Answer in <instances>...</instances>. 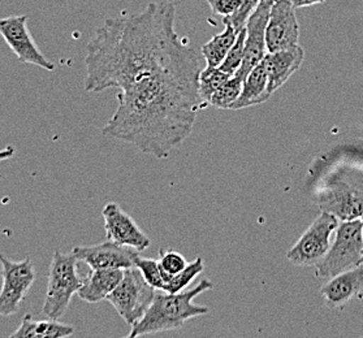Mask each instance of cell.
I'll return each instance as SVG.
<instances>
[{
  "mask_svg": "<svg viewBox=\"0 0 363 338\" xmlns=\"http://www.w3.org/2000/svg\"><path fill=\"white\" fill-rule=\"evenodd\" d=\"M199 74L194 51L120 90L118 108L103 128V135L167 159L189 137L198 112L205 108L198 93Z\"/></svg>",
  "mask_w": 363,
  "mask_h": 338,
  "instance_id": "obj_1",
  "label": "cell"
},
{
  "mask_svg": "<svg viewBox=\"0 0 363 338\" xmlns=\"http://www.w3.org/2000/svg\"><path fill=\"white\" fill-rule=\"evenodd\" d=\"M174 1H152L140 13L107 18L86 46L85 90H124L135 81L191 54L176 29Z\"/></svg>",
  "mask_w": 363,
  "mask_h": 338,
  "instance_id": "obj_2",
  "label": "cell"
},
{
  "mask_svg": "<svg viewBox=\"0 0 363 338\" xmlns=\"http://www.w3.org/2000/svg\"><path fill=\"white\" fill-rule=\"evenodd\" d=\"M211 289L213 283L203 278L197 286L189 291L174 294H155L147 311L138 322L132 325L128 337H141L146 334L180 329L190 319L208 314V307L194 305L193 299Z\"/></svg>",
  "mask_w": 363,
  "mask_h": 338,
  "instance_id": "obj_3",
  "label": "cell"
},
{
  "mask_svg": "<svg viewBox=\"0 0 363 338\" xmlns=\"http://www.w3.org/2000/svg\"><path fill=\"white\" fill-rule=\"evenodd\" d=\"M77 257L56 250L48 271V291L42 312L50 319H60L68 310L72 298L79 293L84 280L77 272Z\"/></svg>",
  "mask_w": 363,
  "mask_h": 338,
  "instance_id": "obj_4",
  "label": "cell"
},
{
  "mask_svg": "<svg viewBox=\"0 0 363 338\" xmlns=\"http://www.w3.org/2000/svg\"><path fill=\"white\" fill-rule=\"evenodd\" d=\"M363 260V233L361 219L341 221L335 241L315 267L319 278L330 280L358 266Z\"/></svg>",
  "mask_w": 363,
  "mask_h": 338,
  "instance_id": "obj_5",
  "label": "cell"
},
{
  "mask_svg": "<svg viewBox=\"0 0 363 338\" xmlns=\"http://www.w3.org/2000/svg\"><path fill=\"white\" fill-rule=\"evenodd\" d=\"M155 291L137 268H128L116 289L106 299L123 320L132 327L147 311L155 297Z\"/></svg>",
  "mask_w": 363,
  "mask_h": 338,
  "instance_id": "obj_6",
  "label": "cell"
},
{
  "mask_svg": "<svg viewBox=\"0 0 363 338\" xmlns=\"http://www.w3.org/2000/svg\"><path fill=\"white\" fill-rule=\"evenodd\" d=\"M337 227L339 221L336 216L328 213H320L288 252L286 258L298 267L316 266L330 250V240Z\"/></svg>",
  "mask_w": 363,
  "mask_h": 338,
  "instance_id": "obj_7",
  "label": "cell"
},
{
  "mask_svg": "<svg viewBox=\"0 0 363 338\" xmlns=\"http://www.w3.org/2000/svg\"><path fill=\"white\" fill-rule=\"evenodd\" d=\"M3 285L0 289V316H11L20 311L21 303L35 281V268L28 257L12 261L0 254Z\"/></svg>",
  "mask_w": 363,
  "mask_h": 338,
  "instance_id": "obj_8",
  "label": "cell"
},
{
  "mask_svg": "<svg viewBox=\"0 0 363 338\" xmlns=\"http://www.w3.org/2000/svg\"><path fill=\"white\" fill-rule=\"evenodd\" d=\"M0 35L9 45L18 62L37 65L45 71H55V64L40 52L28 28V16H9L0 18Z\"/></svg>",
  "mask_w": 363,
  "mask_h": 338,
  "instance_id": "obj_9",
  "label": "cell"
},
{
  "mask_svg": "<svg viewBox=\"0 0 363 338\" xmlns=\"http://www.w3.org/2000/svg\"><path fill=\"white\" fill-rule=\"evenodd\" d=\"M316 202L322 213H331L337 220H357L363 215V188L350 182H333L318 193Z\"/></svg>",
  "mask_w": 363,
  "mask_h": 338,
  "instance_id": "obj_10",
  "label": "cell"
},
{
  "mask_svg": "<svg viewBox=\"0 0 363 338\" xmlns=\"http://www.w3.org/2000/svg\"><path fill=\"white\" fill-rule=\"evenodd\" d=\"M275 0H259L258 7L246 24L245 54L240 69L235 73L245 81L247 74L267 55L266 28L269 23V12Z\"/></svg>",
  "mask_w": 363,
  "mask_h": 338,
  "instance_id": "obj_11",
  "label": "cell"
},
{
  "mask_svg": "<svg viewBox=\"0 0 363 338\" xmlns=\"http://www.w3.org/2000/svg\"><path fill=\"white\" fill-rule=\"evenodd\" d=\"M300 25L291 0H275L266 28V45L269 52L281 51L298 45Z\"/></svg>",
  "mask_w": 363,
  "mask_h": 338,
  "instance_id": "obj_12",
  "label": "cell"
},
{
  "mask_svg": "<svg viewBox=\"0 0 363 338\" xmlns=\"http://www.w3.org/2000/svg\"><path fill=\"white\" fill-rule=\"evenodd\" d=\"M102 216L107 240L132 247L138 252H145L150 246L149 237L118 203L110 202L104 205Z\"/></svg>",
  "mask_w": 363,
  "mask_h": 338,
  "instance_id": "obj_13",
  "label": "cell"
},
{
  "mask_svg": "<svg viewBox=\"0 0 363 338\" xmlns=\"http://www.w3.org/2000/svg\"><path fill=\"white\" fill-rule=\"evenodd\" d=\"M72 252L79 261L86 263L90 269H128L135 267L138 252L112 242L110 240L94 246H79Z\"/></svg>",
  "mask_w": 363,
  "mask_h": 338,
  "instance_id": "obj_14",
  "label": "cell"
},
{
  "mask_svg": "<svg viewBox=\"0 0 363 338\" xmlns=\"http://www.w3.org/2000/svg\"><path fill=\"white\" fill-rule=\"evenodd\" d=\"M363 291V260L355 267L330 278L320 294L330 308H340Z\"/></svg>",
  "mask_w": 363,
  "mask_h": 338,
  "instance_id": "obj_15",
  "label": "cell"
},
{
  "mask_svg": "<svg viewBox=\"0 0 363 338\" xmlns=\"http://www.w3.org/2000/svg\"><path fill=\"white\" fill-rule=\"evenodd\" d=\"M303 59L305 51L298 45L281 51L267 52L263 63L269 76V90L271 94L283 86L300 69Z\"/></svg>",
  "mask_w": 363,
  "mask_h": 338,
  "instance_id": "obj_16",
  "label": "cell"
},
{
  "mask_svg": "<svg viewBox=\"0 0 363 338\" xmlns=\"http://www.w3.org/2000/svg\"><path fill=\"white\" fill-rule=\"evenodd\" d=\"M124 271L125 269H91L77 293L79 298L87 303L104 300L123 280Z\"/></svg>",
  "mask_w": 363,
  "mask_h": 338,
  "instance_id": "obj_17",
  "label": "cell"
},
{
  "mask_svg": "<svg viewBox=\"0 0 363 338\" xmlns=\"http://www.w3.org/2000/svg\"><path fill=\"white\" fill-rule=\"evenodd\" d=\"M269 90V76L264 63L261 62L253 71L247 74L241 94L238 96L235 104L230 107V110H245L249 107L258 106L262 103H266L271 96Z\"/></svg>",
  "mask_w": 363,
  "mask_h": 338,
  "instance_id": "obj_18",
  "label": "cell"
},
{
  "mask_svg": "<svg viewBox=\"0 0 363 338\" xmlns=\"http://www.w3.org/2000/svg\"><path fill=\"white\" fill-rule=\"evenodd\" d=\"M74 334V328L69 324H64L57 319L34 320L32 315L26 314L11 338H63Z\"/></svg>",
  "mask_w": 363,
  "mask_h": 338,
  "instance_id": "obj_19",
  "label": "cell"
},
{
  "mask_svg": "<svg viewBox=\"0 0 363 338\" xmlns=\"http://www.w3.org/2000/svg\"><path fill=\"white\" fill-rule=\"evenodd\" d=\"M238 33L232 25L225 24V29L216 34L201 48V54L205 57L208 67H220L233 43L236 42Z\"/></svg>",
  "mask_w": 363,
  "mask_h": 338,
  "instance_id": "obj_20",
  "label": "cell"
},
{
  "mask_svg": "<svg viewBox=\"0 0 363 338\" xmlns=\"http://www.w3.org/2000/svg\"><path fill=\"white\" fill-rule=\"evenodd\" d=\"M232 76L221 71L219 67H206L203 71H201L199 74V87L198 93L199 98L203 103V107L210 106V101L213 95L220 89Z\"/></svg>",
  "mask_w": 363,
  "mask_h": 338,
  "instance_id": "obj_21",
  "label": "cell"
},
{
  "mask_svg": "<svg viewBox=\"0 0 363 338\" xmlns=\"http://www.w3.org/2000/svg\"><path fill=\"white\" fill-rule=\"evenodd\" d=\"M244 85V79H240L236 74H233L223 86L213 95L210 106L221 110H230V107L235 104L238 96L241 94Z\"/></svg>",
  "mask_w": 363,
  "mask_h": 338,
  "instance_id": "obj_22",
  "label": "cell"
},
{
  "mask_svg": "<svg viewBox=\"0 0 363 338\" xmlns=\"http://www.w3.org/2000/svg\"><path fill=\"white\" fill-rule=\"evenodd\" d=\"M203 260L202 258H197L194 261L189 263L186 267L182 269V272H179L177 275L172 276L169 278V281L166 283L163 291L164 293H180L184 291L188 286H189L191 281L201 275L203 272Z\"/></svg>",
  "mask_w": 363,
  "mask_h": 338,
  "instance_id": "obj_23",
  "label": "cell"
},
{
  "mask_svg": "<svg viewBox=\"0 0 363 338\" xmlns=\"http://www.w3.org/2000/svg\"><path fill=\"white\" fill-rule=\"evenodd\" d=\"M245 40L246 29L244 28L241 32L238 33L236 42L233 43V46L229 50L224 62L219 67L221 71L233 76L240 69L242 60H244V54H245Z\"/></svg>",
  "mask_w": 363,
  "mask_h": 338,
  "instance_id": "obj_24",
  "label": "cell"
},
{
  "mask_svg": "<svg viewBox=\"0 0 363 338\" xmlns=\"http://www.w3.org/2000/svg\"><path fill=\"white\" fill-rule=\"evenodd\" d=\"M135 267L143 274L145 280L150 283L154 289L163 291L164 289V278L162 268L159 266V260L147 259L135 257Z\"/></svg>",
  "mask_w": 363,
  "mask_h": 338,
  "instance_id": "obj_25",
  "label": "cell"
},
{
  "mask_svg": "<svg viewBox=\"0 0 363 338\" xmlns=\"http://www.w3.org/2000/svg\"><path fill=\"white\" fill-rule=\"evenodd\" d=\"M159 266L162 268L164 286H166L169 278L172 276L177 275L179 272H182V269L188 266V263L180 252L168 250V252H162L160 259H159Z\"/></svg>",
  "mask_w": 363,
  "mask_h": 338,
  "instance_id": "obj_26",
  "label": "cell"
},
{
  "mask_svg": "<svg viewBox=\"0 0 363 338\" xmlns=\"http://www.w3.org/2000/svg\"><path fill=\"white\" fill-rule=\"evenodd\" d=\"M258 4H259V0H242L240 7L230 16L223 17V23L224 25H232L237 32H241L247 24V20L258 7Z\"/></svg>",
  "mask_w": 363,
  "mask_h": 338,
  "instance_id": "obj_27",
  "label": "cell"
},
{
  "mask_svg": "<svg viewBox=\"0 0 363 338\" xmlns=\"http://www.w3.org/2000/svg\"><path fill=\"white\" fill-rule=\"evenodd\" d=\"M207 3L215 15L227 17L230 16L240 7L242 0H207Z\"/></svg>",
  "mask_w": 363,
  "mask_h": 338,
  "instance_id": "obj_28",
  "label": "cell"
},
{
  "mask_svg": "<svg viewBox=\"0 0 363 338\" xmlns=\"http://www.w3.org/2000/svg\"><path fill=\"white\" fill-rule=\"evenodd\" d=\"M294 9H303V7H311L315 4H322L325 0H291Z\"/></svg>",
  "mask_w": 363,
  "mask_h": 338,
  "instance_id": "obj_29",
  "label": "cell"
},
{
  "mask_svg": "<svg viewBox=\"0 0 363 338\" xmlns=\"http://www.w3.org/2000/svg\"><path fill=\"white\" fill-rule=\"evenodd\" d=\"M15 157V147L13 146H7L6 149L0 150V162L9 160L11 157Z\"/></svg>",
  "mask_w": 363,
  "mask_h": 338,
  "instance_id": "obj_30",
  "label": "cell"
},
{
  "mask_svg": "<svg viewBox=\"0 0 363 338\" xmlns=\"http://www.w3.org/2000/svg\"><path fill=\"white\" fill-rule=\"evenodd\" d=\"M361 224H362V233H363V215L361 216Z\"/></svg>",
  "mask_w": 363,
  "mask_h": 338,
  "instance_id": "obj_31",
  "label": "cell"
}]
</instances>
